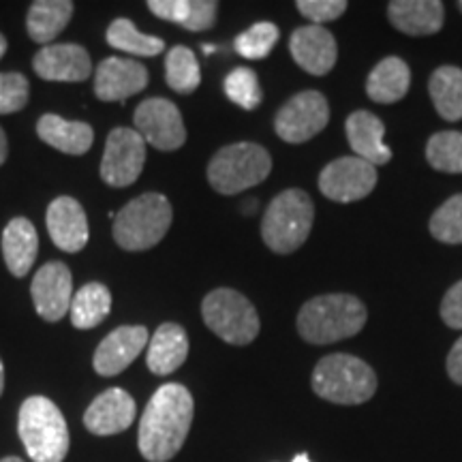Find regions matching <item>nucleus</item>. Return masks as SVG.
<instances>
[{"label": "nucleus", "mask_w": 462, "mask_h": 462, "mask_svg": "<svg viewBox=\"0 0 462 462\" xmlns=\"http://www.w3.org/2000/svg\"><path fill=\"white\" fill-rule=\"evenodd\" d=\"M189 357V337L178 323H163L148 340L146 362L152 374L165 377L176 373Z\"/></svg>", "instance_id": "nucleus-21"}, {"label": "nucleus", "mask_w": 462, "mask_h": 462, "mask_svg": "<svg viewBox=\"0 0 462 462\" xmlns=\"http://www.w3.org/2000/svg\"><path fill=\"white\" fill-rule=\"evenodd\" d=\"M148 9L161 20L199 32L215 26L218 5L215 0H150Z\"/></svg>", "instance_id": "nucleus-25"}, {"label": "nucleus", "mask_w": 462, "mask_h": 462, "mask_svg": "<svg viewBox=\"0 0 462 462\" xmlns=\"http://www.w3.org/2000/svg\"><path fill=\"white\" fill-rule=\"evenodd\" d=\"M7 154H9V146H7V135H5V131L0 129V165L7 161Z\"/></svg>", "instance_id": "nucleus-40"}, {"label": "nucleus", "mask_w": 462, "mask_h": 462, "mask_svg": "<svg viewBox=\"0 0 462 462\" xmlns=\"http://www.w3.org/2000/svg\"><path fill=\"white\" fill-rule=\"evenodd\" d=\"M330 106L317 90H304L291 97L274 118V131L282 142L304 143L326 129Z\"/></svg>", "instance_id": "nucleus-9"}, {"label": "nucleus", "mask_w": 462, "mask_h": 462, "mask_svg": "<svg viewBox=\"0 0 462 462\" xmlns=\"http://www.w3.org/2000/svg\"><path fill=\"white\" fill-rule=\"evenodd\" d=\"M409 86H411V71H409L407 62L390 56L383 58L368 75L366 92L374 103L390 106V103L401 101L407 95Z\"/></svg>", "instance_id": "nucleus-26"}, {"label": "nucleus", "mask_w": 462, "mask_h": 462, "mask_svg": "<svg viewBox=\"0 0 462 462\" xmlns=\"http://www.w3.org/2000/svg\"><path fill=\"white\" fill-rule=\"evenodd\" d=\"M37 133L48 146L65 154H73V157L88 152L95 142V131L90 125L73 123V120H65L56 114L42 116V120L37 123Z\"/></svg>", "instance_id": "nucleus-24"}, {"label": "nucleus", "mask_w": 462, "mask_h": 462, "mask_svg": "<svg viewBox=\"0 0 462 462\" xmlns=\"http://www.w3.org/2000/svg\"><path fill=\"white\" fill-rule=\"evenodd\" d=\"M388 17L409 37H426L441 31L443 5L439 0H394L388 5Z\"/></svg>", "instance_id": "nucleus-22"}, {"label": "nucleus", "mask_w": 462, "mask_h": 462, "mask_svg": "<svg viewBox=\"0 0 462 462\" xmlns=\"http://www.w3.org/2000/svg\"><path fill=\"white\" fill-rule=\"evenodd\" d=\"M5 51H7V39H5L3 34H0V58L5 56Z\"/></svg>", "instance_id": "nucleus-42"}, {"label": "nucleus", "mask_w": 462, "mask_h": 462, "mask_svg": "<svg viewBox=\"0 0 462 462\" xmlns=\"http://www.w3.org/2000/svg\"><path fill=\"white\" fill-rule=\"evenodd\" d=\"M430 234L446 245H462V195H454L430 218Z\"/></svg>", "instance_id": "nucleus-35"}, {"label": "nucleus", "mask_w": 462, "mask_h": 462, "mask_svg": "<svg viewBox=\"0 0 462 462\" xmlns=\"http://www.w3.org/2000/svg\"><path fill=\"white\" fill-rule=\"evenodd\" d=\"M315 206L309 193L289 189L270 201L262 221V236L270 251L287 253L298 251L313 229Z\"/></svg>", "instance_id": "nucleus-6"}, {"label": "nucleus", "mask_w": 462, "mask_h": 462, "mask_svg": "<svg viewBox=\"0 0 462 462\" xmlns=\"http://www.w3.org/2000/svg\"><path fill=\"white\" fill-rule=\"evenodd\" d=\"M148 330L143 326H123L109 332L95 351V371L101 377H116L146 349Z\"/></svg>", "instance_id": "nucleus-14"}, {"label": "nucleus", "mask_w": 462, "mask_h": 462, "mask_svg": "<svg viewBox=\"0 0 462 462\" xmlns=\"http://www.w3.org/2000/svg\"><path fill=\"white\" fill-rule=\"evenodd\" d=\"M146 163V142L135 129L118 126L109 133L101 161V178L109 187H131Z\"/></svg>", "instance_id": "nucleus-10"}, {"label": "nucleus", "mask_w": 462, "mask_h": 462, "mask_svg": "<svg viewBox=\"0 0 462 462\" xmlns=\"http://www.w3.org/2000/svg\"><path fill=\"white\" fill-rule=\"evenodd\" d=\"M195 402L180 383H165L154 392L142 415L137 446L148 462H167L180 452L193 424Z\"/></svg>", "instance_id": "nucleus-1"}, {"label": "nucleus", "mask_w": 462, "mask_h": 462, "mask_svg": "<svg viewBox=\"0 0 462 462\" xmlns=\"http://www.w3.org/2000/svg\"><path fill=\"white\" fill-rule=\"evenodd\" d=\"M73 15L71 0H37L28 9L26 28L32 42L50 43L65 31Z\"/></svg>", "instance_id": "nucleus-27"}, {"label": "nucleus", "mask_w": 462, "mask_h": 462, "mask_svg": "<svg viewBox=\"0 0 462 462\" xmlns=\"http://www.w3.org/2000/svg\"><path fill=\"white\" fill-rule=\"evenodd\" d=\"M32 69L48 82H84L92 73V62L82 45L58 43L39 50Z\"/></svg>", "instance_id": "nucleus-16"}, {"label": "nucleus", "mask_w": 462, "mask_h": 462, "mask_svg": "<svg viewBox=\"0 0 462 462\" xmlns=\"http://www.w3.org/2000/svg\"><path fill=\"white\" fill-rule=\"evenodd\" d=\"M173 221L171 204L161 193H143L114 217V240L125 251L157 246Z\"/></svg>", "instance_id": "nucleus-5"}, {"label": "nucleus", "mask_w": 462, "mask_h": 462, "mask_svg": "<svg viewBox=\"0 0 462 462\" xmlns=\"http://www.w3.org/2000/svg\"><path fill=\"white\" fill-rule=\"evenodd\" d=\"M135 401L126 390L109 388L90 402L84 413V426L97 437L125 432L135 420Z\"/></svg>", "instance_id": "nucleus-17"}, {"label": "nucleus", "mask_w": 462, "mask_h": 462, "mask_svg": "<svg viewBox=\"0 0 462 462\" xmlns=\"http://www.w3.org/2000/svg\"><path fill=\"white\" fill-rule=\"evenodd\" d=\"M107 43L112 48L126 51L133 56H159L165 50V42L159 37H150L135 28L131 20H114L107 28Z\"/></svg>", "instance_id": "nucleus-30"}, {"label": "nucleus", "mask_w": 462, "mask_h": 462, "mask_svg": "<svg viewBox=\"0 0 462 462\" xmlns=\"http://www.w3.org/2000/svg\"><path fill=\"white\" fill-rule=\"evenodd\" d=\"M448 374L454 383L462 385V337L456 340V345L448 356Z\"/></svg>", "instance_id": "nucleus-39"}, {"label": "nucleus", "mask_w": 462, "mask_h": 462, "mask_svg": "<svg viewBox=\"0 0 462 462\" xmlns=\"http://www.w3.org/2000/svg\"><path fill=\"white\" fill-rule=\"evenodd\" d=\"M133 120H135V131L140 133L142 140L163 152L178 150L187 142V129H184L180 109L167 99L154 97V99L142 101L133 114Z\"/></svg>", "instance_id": "nucleus-11"}, {"label": "nucleus", "mask_w": 462, "mask_h": 462, "mask_svg": "<svg viewBox=\"0 0 462 462\" xmlns=\"http://www.w3.org/2000/svg\"><path fill=\"white\" fill-rule=\"evenodd\" d=\"M48 231L54 245L65 253H78L88 245V218L78 199L56 198L48 208Z\"/></svg>", "instance_id": "nucleus-19"}, {"label": "nucleus", "mask_w": 462, "mask_h": 462, "mask_svg": "<svg viewBox=\"0 0 462 462\" xmlns=\"http://www.w3.org/2000/svg\"><path fill=\"white\" fill-rule=\"evenodd\" d=\"M289 51L298 67L310 75H326L337 65V39L323 26H302L291 32Z\"/></svg>", "instance_id": "nucleus-18"}, {"label": "nucleus", "mask_w": 462, "mask_h": 462, "mask_svg": "<svg viewBox=\"0 0 462 462\" xmlns=\"http://www.w3.org/2000/svg\"><path fill=\"white\" fill-rule=\"evenodd\" d=\"M291 462H313V460H310V458H309V454H298V456H296V458H293Z\"/></svg>", "instance_id": "nucleus-43"}, {"label": "nucleus", "mask_w": 462, "mask_h": 462, "mask_svg": "<svg viewBox=\"0 0 462 462\" xmlns=\"http://www.w3.org/2000/svg\"><path fill=\"white\" fill-rule=\"evenodd\" d=\"M165 82L180 95H190L199 88L201 71L193 50L184 48V45H176L170 50L165 58Z\"/></svg>", "instance_id": "nucleus-31"}, {"label": "nucleus", "mask_w": 462, "mask_h": 462, "mask_svg": "<svg viewBox=\"0 0 462 462\" xmlns=\"http://www.w3.org/2000/svg\"><path fill=\"white\" fill-rule=\"evenodd\" d=\"M429 90L443 120H449V123L462 120V69L452 65L439 67L432 73Z\"/></svg>", "instance_id": "nucleus-29"}, {"label": "nucleus", "mask_w": 462, "mask_h": 462, "mask_svg": "<svg viewBox=\"0 0 462 462\" xmlns=\"http://www.w3.org/2000/svg\"><path fill=\"white\" fill-rule=\"evenodd\" d=\"M206 326L229 345H248L259 334V317L255 306L236 289H215L201 302Z\"/></svg>", "instance_id": "nucleus-8"}, {"label": "nucleus", "mask_w": 462, "mask_h": 462, "mask_svg": "<svg viewBox=\"0 0 462 462\" xmlns=\"http://www.w3.org/2000/svg\"><path fill=\"white\" fill-rule=\"evenodd\" d=\"M17 432L32 462H62L67 458V420L50 398H26L20 407Z\"/></svg>", "instance_id": "nucleus-3"}, {"label": "nucleus", "mask_w": 462, "mask_h": 462, "mask_svg": "<svg viewBox=\"0 0 462 462\" xmlns=\"http://www.w3.org/2000/svg\"><path fill=\"white\" fill-rule=\"evenodd\" d=\"M276 42H279V28L273 22H259L236 37V51L248 60H262L270 56Z\"/></svg>", "instance_id": "nucleus-34"}, {"label": "nucleus", "mask_w": 462, "mask_h": 462, "mask_svg": "<svg viewBox=\"0 0 462 462\" xmlns=\"http://www.w3.org/2000/svg\"><path fill=\"white\" fill-rule=\"evenodd\" d=\"M374 187H377V167L357 157L332 161L319 173L321 193L340 204L368 198Z\"/></svg>", "instance_id": "nucleus-12"}, {"label": "nucleus", "mask_w": 462, "mask_h": 462, "mask_svg": "<svg viewBox=\"0 0 462 462\" xmlns=\"http://www.w3.org/2000/svg\"><path fill=\"white\" fill-rule=\"evenodd\" d=\"M366 323V306L349 293L317 296L302 306L298 332L310 345H332L351 338Z\"/></svg>", "instance_id": "nucleus-2"}, {"label": "nucleus", "mask_w": 462, "mask_h": 462, "mask_svg": "<svg viewBox=\"0 0 462 462\" xmlns=\"http://www.w3.org/2000/svg\"><path fill=\"white\" fill-rule=\"evenodd\" d=\"M225 95L242 109H255L262 103V86L253 69L238 67L225 78Z\"/></svg>", "instance_id": "nucleus-33"}, {"label": "nucleus", "mask_w": 462, "mask_h": 462, "mask_svg": "<svg viewBox=\"0 0 462 462\" xmlns=\"http://www.w3.org/2000/svg\"><path fill=\"white\" fill-rule=\"evenodd\" d=\"M5 390V368H3V360H0V396H3Z\"/></svg>", "instance_id": "nucleus-41"}, {"label": "nucleus", "mask_w": 462, "mask_h": 462, "mask_svg": "<svg viewBox=\"0 0 462 462\" xmlns=\"http://www.w3.org/2000/svg\"><path fill=\"white\" fill-rule=\"evenodd\" d=\"M39 253V236L34 225L24 217L9 221L3 231V257L9 273L22 279L31 273Z\"/></svg>", "instance_id": "nucleus-23"}, {"label": "nucleus", "mask_w": 462, "mask_h": 462, "mask_svg": "<svg viewBox=\"0 0 462 462\" xmlns=\"http://www.w3.org/2000/svg\"><path fill=\"white\" fill-rule=\"evenodd\" d=\"M0 462H24V460L17 458V456H7V458H3Z\"/></svg>", "instance_id": "nucleus-44"}, {"label": "nucleus", "mask_w": 462, "mask_h": 462, "mask_svg": "<svg viewBox=\"0 0 462 462\" xmlns=\"http://www.w3.org/2000/svg\"><path fill=\"white\" fill-rule=\"evenodd\" d=\"M31 86L22 73H0V114H14L26 107Z\"/></svg>", "instance_id": "nucleus-36"}, {"label": "nucleus", "mask_w": 462, "mask_h": 462, "mask_svg": "<svg viewBox=\"0 0 462 462\" xmlns=\"http://www.w3.org/2000/svg\"><path fill=\"white\" fill-rule=\"evenodd\" d=\"M426 159L439 171L462 173V133H435L426 143Z\"/></svg>", "instance_id": "nucleus-32"}, {"label": "nucleus", "mask_w": 462, "mask_h": 462, "mask_svg": "<svg viewBox=\"0 0 462 462\" xmlns=\"http://www.w3.org/2000/svg\"><path fill=\"white\" fill-rule=\"evenodd\" d=\"M441 319L454 330H462V281L456 282L443 298Z\"/></svg>", "instance_id": "nucleus-38"}, {"label": "nucleus", "mask_w": 462, "mask_h": 462, "mask_svg": "<svg viewBox=\"0 0 462 462\" xmlns=\"http://www.w3.org/2000/svg\"><path fill=\"white\" fill-rule=\"evenodd\" d=\"M296 7L313 26L338 20L346 11L345 0H298Z\"/></svg>", "instance_id": "nucleus-37"}, {"label": "nucleus", "mask_w": 462, "mask_h": 462, "mask_svg": "<svg viewBox=\"0 0 462 462\" xmlns=\"http://www.w3.org/2000/svg\"><path fill=\"white\" fill-rule=\"evenodd\" d=\"M385 125L377 116L360 109L346 118V140L357 159L366 161L371 165L390 163L392 150L383 143Z\"/></svg>", "instance_id": "nucleus-20"}, {"label": "nucleus", "mask_w": 462, "mask_h": 462, "mask_svg": "<svg viewBox=\"0 0 462 462\" xmlns=\"http://www.w3.org/2000/svg\"><path fill=\"white\" fill-rule=\"evenodd\" d=\"M273 170L268 150L259 143L240 142L218 150L208 165V180L221 195H238L257 187Z\"/></svg>", "instance_id": "nucleus-7"}, {"label": "nucleus", "mask_w": 462, "mask_h": 462, "mask_svg": "<svg viewBox=\"0 0 462 462\" xmlns=\"http://www.w3.org/2000/svg\"><path fill=\"white\" fill-rule=\"evenodd\" d=\"M458 9H460V14H462V0L458 3Z\"/></svg>", "instance_id": "nucleus-45"}, {"label": "nucleus", "mask_w": 462, "mask_h": 462, "mask_svg": "<svg viewBox=\"0 0 462 462\" xmlns=\"http://www.w3.org/2000/svg\"><path fill=\"white\" fill-rule=\"evenodd\" d=\"M109 310H112L109 289L101 282H88L73 296L69 313H71V323L78 330H92L106 321Z\"/></svg>", "instance_id": "nucleus-28"}, {"label": "nucleus", "mask_w": 462, "mask_h": 462, "mask_svg": "<svg viewBox=\"0 0 462 462\" xmlns=\"http://www.w3.org/2000/svg\"><path fill=\"white\" fill-rule=\"evenodd\" d=\"M32 302L39 317L45 321H60L71 309L73 279L62 262H50L37 270L32 285Z\"/></svg>", "instance_id": "nucleus-13"}, {"label": "nucleus", "mask_w": 462, "mask_h": 462, "mask_svg": "<svg viewBox=\"0 0 462 462\" xmlns=\"http://www.w3.org/2000/svg\"><path fill=\"white\" fill-rule=\"evenodd\" d=\"M313 390L334 404H362L377 392V374L356 356H326L313 371Z\"/></svg>", "instance_id": "nucleus-4"}, {"label": "nucleus", "mask_w": 462, "mask_h": 462, "mask_svg": "<svg viewBox=\"0 0 462 462\" xmlns=\"http://www.w3.org/2000/svg\"><path fill=\"white\" fill-rule=\"evenodd\" d=\"M148 86V69L129 58H106L97 67L95 92L101 101H126Z\"/></svg>", "instance_id": "nucleus-15"}]
</instances>
